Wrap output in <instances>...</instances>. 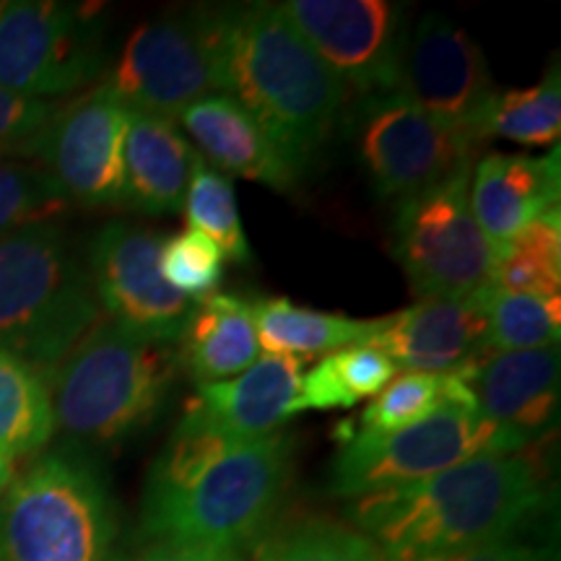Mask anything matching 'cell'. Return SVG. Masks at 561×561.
I'll return each instance as SVG.
<instances>
[{
    "label": "cell",
    "mask_w": 561,
    "mask_h": 561,
    "mask_svg": "<svg viewBox=\"0 0 561 561\" xmlns=\"http://www.w3.org/2000/svg\"><path fill=\"white\" fill-rule=\"evenodd\" d=\"M291 466V434L242 439L185 409L151 466L140 530L151 543L255 546L276 523Z\"/></svg>",
    "instance_id": "cell-1"
},
{
    "label": "cell",
    "mask_w": 561,
    "mask_h": 561,
    "mask_svg": "<svg viewBox=\"0 0 561 561\" xmlns=\"http://www.w3.org/2000/svg\"><path fill=\"white\" fill-rule=\"evenodd\" d=\"M549 507L543 468L528 453L483 455L409 486L354 500L348 520L388 561H424L512 541Z\"/></svg>",
    "instance_id": "cell-2"
},
{
    "label": "cell",
    "mask_w": 561,
    "mask_h": 561,
    "mask_svg": "<svg viewBox=\"0 0 561 561\" xmlns=\"http://www.w3.org/2000/svg\"><path fill=\"white\" fill-rule=\"evenodd\" d=\"M221 94L263 125L305 172L346 112L348 91L280 3L201 5Z\"/></svg>",
    "instance_id": "cell-3"
},
{
    "label": "cell",
    "mask_w": 561,
    "mask_h": 561,
    "mask_svg": "<svg viewBox=\"0 0 561 561\" xmlns=\"http://www.w3.org/2000/svg\"><path fill=\"white\" fill-rule=\"evenodd\" d=\"M178 354L100 320L47 375L55 430L115 445L153 424L170 398Z\"/></svg>",
    "instance_id": "cell-4"
},
{
    "label": "cell",
    "mask_w": 561,
    "mask_h": 561,
    "mask_svg": "<svg viewBox=\"0 0 561 561\" xmlns=\"http://www.w3.org/2000/svg\"><path fill=\"white\" fill-rule=\"evenodd\" d=\"M100 320L87 263L58 224L0 237V348L47 377Z\"/></svg>",
    "instance_id": "cell-5"
},
{
    "label": "cell",
    "mask_w": 561,
    "mask_h": 561,
    "mask_svg": "<svg viewBox=\"0 0 561 561\" xmlns=\"http://www.w3.org/2000/svg\"><path fill=\"white\" fill-rule=\"evenodd\" d=\"M112 502L87 460L53 453L0 496V561H110Z\"/></svg>",
    "instance_id": "cell-6"
},
{
    "label": "cell",
    "mask_w": 561,
    "mask_h": 561,
    "mask_svg": "<svg viewBox=\"0 0 561 561\" xmlns=\"http://www.w3.org/2000/svg\"><path fill=\"white\" fill-rule=\"evenodd\" d=\"M530 442L491 424L468 403H445L432 416L396 432L346 430L331 466L333 496L359 500L409 486L483 455L528 450Z\"/></svg>",
    "instance_id": "cell-7"
},
{
    "label": "cell",
    "mask_w": 561,
    "mask_h": 561,
    "mask_svg": "<svg viewBox=\"0 0 561 561\" xmlns=\"http://www.w3.org/2000/svg\"><path fill=\"white\" fill-rule=\"evenodd\" d=\"M466 167L432 191L398 203L392 255L421 299H476L494 286V248L471 210Z\"/></svg>",
    "instance_id": "cell-8"
},
{
    "label": "cell",
    "mask_w": 561,
    "mask_h": 561,
    "mask_svg": "<svg viewBox=\"0 0 561 561\" xmlns=\"http://www.w3.org/2000/svg\"><path fill=\"white\" fill-rule=\"evenodd\" d=\"M104 66L94 13L55 0L0 3V89L53 102L87 89Z\"/></svg>",
    "instance_id": "cell-9"
},
{
    "label": "cell",
    "mask_w": 561,
    "mask_h": 561,
    "mask_svg": "<svg viewBox=\"0 0 561 561\" xmlns=\"http://www.w3.org/2000/svg\"><path fill=\"white\" fill-rule=\"evenodd\" d=\"M356 149L382 201H409L473 167V146L403 94L359 96L351 115Z\"/></svg>",
    "instance_id": "cell-10"
},
{
    "label": "cell",
    "mask_w": 561,
    "mask_h": 561,
    "mask_svg": "<svg viewBox=\"0 0 561 561\" xmlns=\"http://www.w3.org/2000/svg\"><path fill=\"white\" fill-rule=\"evenodd\" d=\"M104 87L125 110L172 123L203 96L221 94L201 5L140 24L125 39Z\"/></svg>",
    "instance_id": "cell-11"
},
{
    "label": "cell",
    "mask_w": 561,
    "mask_h": 561,
    "mask_svg": "<svg viewBox=\"0 0 561 561\" xmlns=\"http://www.w3.org/2000/svg\"><path fill=\"white\" fill-rule=\"evenodd\" d=\"M161 237L130 221H110L89 250L94 297L107 320L164 346L180 343L195 299L174 291L159 271Z\"/></svg>",
    "instance_id": "cell-12"
},
{
    "label": "cell",
    "mask_w": 561,
    "mask_h": 561,
    "mask_svg": "<svg viewBox=\"0 0 561 561\" xmlns=\"http://www.w3.org/2000/svg\"><path fill=\"white\" fill-rule=\"evenodd\" d=\"M280 5L346 91L371 96L401 87L409 45L403 5L388 0H291Z\"/></svg>",
    "instance_id": "cell-13"
},
{
    "label": "cell",
    "mask_w": 561,
    "mask_h": 561,
    "mask_svg": "<svg viewBox=\"0 0 561 561\" xmlns=\"http://www.w3.org/2000/svg\"><path fill=\"white\" fill-rule=\"evenodd\" d=\"M128 110L100 83L58 110L42 140L37 164L70 206L121 208Z\"/></svg>",
    "instance_id": "cell-14"
},
{
    "label": "cell",
    "mask_w": 561,
    "mask_h": 561,
    "mask_svg": "<svg viewBox=\"0 0 561 561\" xmlns=\"http://www.w3.org/2000/svg\"><path fill=\"white\" fill-rule=\"evenodd\" d=\"M398 94L481 146L479 125L496 87L471 34L442 13H426L409 32Z\"/></svg>",
    "instance_id": "cell-15"
},
{
    "label": "cell",
    "mask_w": 561,
    "mask_h": 561,
    "mask_svg": "<svg viewBox=\"0 0 561 561\" xmlns=\"http://www.w3.org/2000/svg\"><path fill=\"white\" fill-rule=\"evenodd\" d=\"M559 369V346H546L486 351L455 375L483 419L533 445L557 416Z\"/></svg>",
    "instance_id": "cell-16"
},
{
    "label": "cell",
    "mask_w": 561,
    "mask_h": 561,
    "mask_svg": "<svg viewBox=\"0 0 561 561\" xmlns=\"http://www.w3.org/2000/svg\"><path fill=\"white\" fill-rule=\"evenodd\" d=\"M369 346L396 369L450 375L486 354V314L476 299H421L377 320Z\"/></svg>",
    "instance_id": "cell-17"
},
{
    "label": "cell",
    "mask_w": 561,
    "mask_h": 561,
    "mask_svg": "<svg viewBox=\"0 0 561 561\" xmlns=\"http://www.w3.org/2000/svg\"><path fill=\"white\" fill-rule=\"evenodd\" d=\"M559 149L549 157L486 153L471 172V210L491 248L502 250L525 227L559 208Z\"/></svg>",
    "instance_id": "cell-18"
},
{
    "label": "cell",
    "mask_w": 561,
    "mask_h": 561,
    "mask_svg": "<svg viewBox=\"0 0 561 561\" xmlns=\"http://www.w3.org/2000/svg\"><path fill=\"white\" fill-rule=\"evenodd\" d=\"M299 388L301 362L265 354L231 380L198 385V396L185 409L234 437L255 439L280 432L286 421L301 413Z\"/></svg>",
    "instance_id": "cell-19"
},
{
    "label": "cell",
    "mask_w": 561,
    "mask_h": 561,
    "mask_svg": "<svg viewBox=\"0 0 561 561\" xmlns=\"http://www.w3.org/2000/svg\"><path fill=\"white\" fill-rule=\"evenodd\" d=\"M198 149L214 170L261 182L278 193H291L301 172L273 144L265 128L240 102L227 94H210L180 115Z\"/></svg>",
    "instance_id": "cell-20"
},
{
    "label": "cell",
    "mask_w": 561,
    "mask_h": 561,
    "mask_svg": "<svg viewBox=\"0 0 561 561\" xmlns=\"http://www.w3.org/2000/svg\"><path fill=\"white\" fill-rule=\"evenodd\" d=\"M201 157L172 121L128 110L123 206L133 214H178Z\"/></svg>",
    "instance_id": "cell-21"
},
{
    "label": "cell",
    "mask_w": 561,
    "mask_h": 561,
    "mask_svg": "<svg viewBox=\"0 0 561 561\" xmlns=\"http://www.w3.org/2000/svg\"><path fill=\"white\" fill-rule=\"evenodd\" d=\"M261 356L252 301L214 291L195 301L180 339L178 362L198 385L231 380Z\"/></svg>",
    "instance_id": "cell-22"
},
{
    "label": "cell",
    "mask_w": 561,
    "mask_h": 561,
    "mask_svg": "<svg viewBox=\"0 0 561 561\" xmlns=\"http://www.w3.org/2000/svg\"><path fill=\"white\" fill-rule=\"evenodd\" d=\"M252 320L261 348L297 362L348 346H369L377 331V320L310 310L284 297L252 301Z\"/></svg>",
    "instance_id": "cell-23"
},
{
    "label": "cell",
    "mask_w": 561,
    "mask_h": 561,
    "mask_svg": "<svg viewBox=\"0 0 561 561\" xmlns=\"http://www.w3.org/2000/svg\"><path fill=\"white\" fill-rule=\"evenodd\" d=\"M55 434L47 377L0 348V455L13 462L37 455Z\"/></svg>",
    "instance_id": "cell-24"
},
{
    "label": "cell",
    "mask_w": 561,
    "mask_h": 561,
    "mask_svg": "<svg viewBox=\"0 0 561 561\" xmlns=\"http://www.w3.org/2000/svg\"><path fill=\"white\" fill-rule=\"evenodd\" d=\"M396 364L375 346H348L322 356L301 375V411L354 409L364 398L377 396L392 377Z\"/></svg>",
    "instance_id": "cell-25"
},
{
    "label": "cell",
    "mask_w": 561,
    "mask_h": 561,
    "mask_svg": "<svg viewBox=\"0 0 561 561\" xmlns=\"http://www.w3.org/2000/svg\"><path fill=\"white\" fill-rule=\"evenodd\" d=\"M255 561H388L380 546L351 523L307 515L273 523L255 543Z\"/></svg>",
    "instance_id": "cell-26"
},
{
    "label": "cell",
    "mask_w": 561,
    "mask_h": 561,
    "mask_svg": "<svg viewBox=\"0 0 561 561\" xmlns=\"http://www.w3.org/2000/svg\"><path fill=\"white\" fill-rule=\"evenodd\" d=\"M561 133V81L557 70L525 89L496 91L479 125V140L504 138L520 146H553Z\"/></svg>",
    "instance_id": "cell-27"
},
{
    "label": "cell",
    "mask_w": 561,
    "mask_h": 561,
    "mask_svg": "<svg viewBox=\"0 0 561 561\" xmlns=\"http://www.w3.org/2000/svg\"><path fill=\"white\" fill-rule=\"evenodd\" d=\"M559 286L561 214L553 208L494 252V289L559 297Z\"/></svg>",
    "instance_id": "cell-28"
},
{
    "label": "cell",
    "mask_w": 561,
    "mask_h": 561,
    "mask_svg": "<svg viewBox=\"0 0 561 561\" xmlns=\"http://www.w3.org/2000/svg\"><path fill=\"white\" fill-rule=\"evenodd\" d=\"M486 314L489 351H533L557 346L561 333V299L517 294L491 286L481 294Z\"/></svg>",
    "instance_id": "cell-29"
},
{
    "label": "cell",
    "mask_w": 561,
    "mask_h": 561,
    "mask_svg": "<svg viewBox=\"0 0 561 561\" xmlns=\"http://www.w3.org/2000/svg\"><path fill=\"white\" fill-rule=\"evenodd\" d=\"M445 403H471V396L462 388L460 377L426 375V371H405L390 380L377 392L375 401L362 411L359 430L364 432H396L403 426L432 416Z\"/></svg>",
    "instance_id": "cell-30"
},
{
    "label": "cell",
    "mask_w": 561,
    "mask_h": 561,
    "mask_svg": "<svg viewBox=\"0 0 561 561\" xmlns=\"http://www.w3.org/2000/svg\"><path fill=\"white\" fill-rule=\"evenodd\" d=\"M182 208H185L191 229L208 237L221 250L224 257H229L237 265L252 263L250 240L244 234L240 210H237L231 178L214 170V167L201 159L195 164L191 187H187Z\"/></svg>",
    "instance_id": "cell-31"
},
{
    "label": "cell",
    "mask_w": 561,
    "mask_h": 561,
    "mask_svg": "<svg viewBox=\"0 0 561 561\" xmlns=\"http://www.w3.org/2000/svg\"><path fill=\"white\" fill-rule=\"evenodd\" d=\"M66 210V198L39 164L0 159V237L30 224L53 221Z\"/></svg>",
    "instance_id": "cell-32"
},
{
    "label": "cell",
    "mask_w": 561,
    "mask_h": 561,
    "mask_svg": "<svg viewBox=\"0 0 561 561\" xmlns=\"http://www.w3.org/2000/svg\"><path fill=\"white\" fill-rule=\"evenodd\" d=\"M159 271L174 291L187 299H206L224 278V255L201 231L185 229L161 242Z\"/></svg>",
    "instance_id": "cell-33"
},
{
    "label": "cell",
    "mask_w": 561,
    "mask_h": 561,
    "mask_svg": "<svg viewBox=\"0 0 561 561\" xmlns=\"http://www.w3.org/2000/svg\"><path fill=\"white\" fill-rule=\"evenodd\" d=\"M60 104L26 100L0 89V159L34 161Z\"/></svg>",
    "instance_id": "cell-34"
},
{
    "label": "cell",
    "mask_w": 561,
    "mask_h": 561,
    "mask_svg": "<svg viewBox=\"0 0 561 561\" xmlns=\"http://www.w3.org/2000/svg\"><path fill=\"white\" fill-rule=\"evenodd\" d=\"M424 561H557V551L551 546L512 538V541L476 546V549L442 553V557H432Z\"/></svg>",
    "instance_id": "cell-35"
},
{
    "label": "cell",
    "mask_w": 561,
    "mask_h": 561,
    "mask_svg": "<svg viewBox=\"0 0 561 561\" xmlns=\"http://www.w3.org/2000/svg\"><path fill=\"white\" fill-rule=\"evenodd\" d=\"M117 561H242V559H240V553L206 549V546L151 543L149 549L140 551L138 557L117 559Z\"/></svg>",
    "instance_id": "cell-36"
},
{
    "label": "cell",
    "mask_w": 561,
    "mask_h": 561,
    "mask_svg": "<svg viewBox=\"0 0 561 561\" xmlns=\"http://www.w3.org/2000/svg\"><path fill=\"white\" fill-rule=\"evenodd\" d=\"M13 479H16V462L0 455V496L5 494V489L11 486Z\"/></svg>",
    "instance_id": "cell-37"
}]
</instances>
